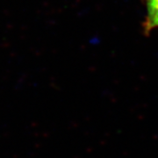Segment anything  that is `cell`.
Here are the masks:
<instances>
[{"label":"cell","instance_id":"cell-1","mask_svg":"<svg viewBox=\"0 0 158 158\" xmlns=\"http://www.w3.org/2000/svg\"><path fill=\"white\" fill-rule=\"evenodd\" d=\"M143 28L146 34L158 28V0H147V16L143 23Z\"/></svg>","mask_w":158,"mask_h":158}]
</instances>
